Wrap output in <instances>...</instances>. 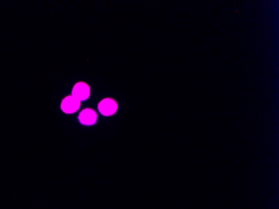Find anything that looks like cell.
<instances>
[{
    "instance_id": "cell-1",
    "label": "cell",
    "mask_w": 279,
    "mask_h": 209,
    "mask_svg": "<svg viewBox=\"0 0 279 209\" xmlns=\"http://www.w3.org/2000/svg\"><path fill=\"white\" fill-rule=\"evenodd\" d=\"M80 102L73 96L67 97L63 100L61 103V110L66 114H72L79 110Z\"/></svg>"
},
{
    "instance_id": "cell-2",
    "label": "cell",
    "mask_w": 279,
    "mask_h": 209,
    "mask_svg": "<svg viewBox=\"0 0 279 209\" xmlns=\"http://www.w3.org/2000/svg\"><path fill=\"white\" fill-rule=\"evenodd\" d=\"M90 93H91V91H90L89 85H86L85 83L79 82L74 85L71 96L75 97L77 100H79V102H81L90 97Z\"/></svg>"
},
{
    "instance_id": "cell-3",
    "label": "cell",
    "mask_w": 279,
    "mask_h": 209,
    "mask_svg": "<svg viewBox=\"0 0 279 209\" xmlns=\"http://www.w3.org/2000/svg\"><path fill=\"white\" fill-rule=\"evenodd\" d=\"M99 110L103 116H109L115 114L117 104L111 99H105L99 104Z\"/></svg>"
},
{
    "instance_id": "cell-4",
    "label": "cell",
    "mask_w": 279,
    "mask_h": 209,
    "mask_svg": "<svg viewBox=\"0 0 279 209\" xmlns=\"http://www.w3.org/2000/svg\"><path fill=\"white\" fill-rule=\"evenodd\" d=\"M97 116L96 113L91 109H85L82 110L79 116L80 123L85 126H91L96 123Z\"/></svg>"
}]
</instances>
